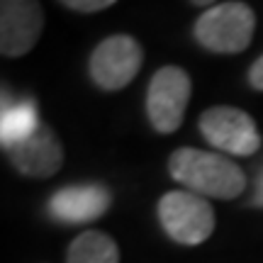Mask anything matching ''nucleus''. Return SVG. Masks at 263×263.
<instances>
[{
  "instance_id": "12",
  "label": "nucleus",
  "mask_w": 263,
  "mask_h": 263,
  "mask_svg": "<svg viewBox=\"0 0 263 263\" xmlns=\"http://www.w3.org/2000/svg\"><path fill=\"white\" fill-rule=\"evenodd\" d=\"M66 8L76 10V12H100V10L115 5L117 0H59Z\"/></svg>"
},
{
  "instance_id": "2",
  "label": "nucleus",
  "mask_w": 263,
  "mask_h": 263,
  "mask_svg": "<svg viewBox=\"0 0 263 263\" xmlns=\"http://www.w3.org/2000/svg\"><path fill=\"white\" fill-rule=\"evenodd\" d=\"M256 29V12L246 3L229 0L207 8L195 22V39L200 47L215 54H239L251 44Z\"/></svg>"
},
{
  "instance_id": "7",
  "label": "nucleus",
  "mask_w": 263,
  "mask_h": 263,
  "mask_svg": "<svg viewBox=\"0 0 263 263\" xmlns=\"http://www.w3.org/2000/svg\"><path fill=\"white\" fill-rule=\"evenodd\" d=\"M44 29L39 0H0V54L20 59L29 54Z\"/></svg>"
},
{
  "instance_id": "10",
  "label": "nucleus",
  "mask_w": 263,
  "mask_h": 263,
  "mask_svg": "<svg viewBox=\"0 0 263 263\" xmlns=\"http://www.w3.org/2000/svg\"><path fill=\"white\" fill-rule=\"evenodd\" d=\"M66 263H120V249L105 232H83L68 246Z\"/></svg>"
},
{
  "instance_id": "8",
  "label": "nucleus",
  "mask_w": 263,
  "mask_h": 263,
  "mask_svg": "<svg viewBox=\"0 0 263 263\" xmlns=\"http://www.w3.org/2000/svg\"><path fill=\"white\" fill-rule=\"evenodd\" d=\"M5 151L15 171L27 178H49L64 166V146L57 132L44 122H39V127L29 137L12 144Z\"/></svg>"
},
{
  "instance_id": "15",
  "label": "nucleus",
  "mask_w": 263,
  "mask_h": 263,
  "mask_svg": "<svg viewBox=\"0 0 263 263\" xmlns=\"http://www.w3.org/2000/svg\"><path fill=\"white\" fill-rule=\"evenodd\" d=\"M190 3H193V5H202V8H207V5L212 8V5H215L217 0H190Z\"/></svg>"
},
{
  "instance_id": "6",
  "label": "nucleus",
  "mask_w": 263,
  "mask_h": 263,
  "mask_svg": "<svg viewBox=\"0 0 263 263\" xmlns=\"http://www.w3.org/2000/svg\"><path fill=\"white\" fill-rule=\"evenodd\" d=\"M144 49L129 34H112L103 39L90 54L88 71L95 85L103 90H122L129 85L141 68Z\"/></svg>"
},
{
  "instance_id": "3",
  "label": "nucleus",
  "mask_w": 263,
  "mask_h": 263,
  "mask_svg": "<svg viewBox=\"0 0 263 263\" xmlns=\"http://www.w3.org/2000/svg\"><path fill=\"white\" fill-rule=\"evenodd\" d=\"M159 222L173 241L197 246L215 232V210L202 195L190 190H171L159 200Z\"/></svg>"
},
{
  "instance_id": "5",
  "label": "nucleus",
  "mask_w": 263,
  "mask_h": 263,
  "mask_svg": "<svg viewBox=\"0 0 263 263\" xmlns=\"http://www.w3.org/2000/svg\"><path fill=\"white\" fill-rule=\"evenodd\" d=\"M200 132L215 149L232 156H251L261 149V134L254 117L239 107L217 105L200 115Z\"/></svg>"
},
{
  "instance_id": "9",
  "label": "nucleus",
  "mask_w": 263,
  "mask_h": 263,
  "mask_svg": "<svg viewBox=\"0 0 263 263\" xmlns=\"http://www.w3.org/2000/svg\"><path fill=\"white\" fill-rule=\"evenodd\" d=\"M112 205V193L100 183L68 185L57 190L49 200V215L66 224H83L103 217Z\"/></svg>"
},
{
  "instance_id": "14",
  "label": "nucleus",
  "mask_w": 263,
  "mask_h": 263,
  "mask_svg": "<svg viewBox=\"0 0 263 263\" xmlns=\"http://www.w3.org/2000/svg\"><path fill=\"white\" fill-rule=\"evenodd\" d=\"M254 205H263V178H261V183H258V193H256V197H254Z\"/></svg>"
},
{
  "instance_id": "13",
  "label": "nucleus",
  "mask_w": 263,
  "mask_h": 263,
  "mask_svg": "<svg viewBox=\"0 0 263 263\" xmlns=\"http://www.w3.org/2000/svg\"><path fill=\"white\" fill-rule=\"evenodd\" d=\"M249 83L256 90H263V57H258L249 68Z\"/></svg>"
},
{
  "instance_id": "1",
  "label": "nucleus",
  "mask_w": 263,
  "mask_h": 263,
  "mask_svg": "<svg viewBox=\"0 0 263 263\" xmlns=\"http://www.w3.org/2000/svg\"><path fill=\"white\" fill-rule=\"evenodd\" d=\"M171 178L202 197L234 200L244 193L246 176L232 159L200 149H176L168 159Z\"/></svg>"
},
{
  "instance_id": "4",
  "label": "nucleus",
  "mask_w": 263,
  "mask_h": 263,
  "mask_svg": "<svg viewBox=\"0 0 263 263\" xmlns=\"http://www.w3.org/2000/svg\"><path fill=\"white\" fill-rule=\"evenodd\" d=\"M190 90V76L180 66H163L154 73L146 90V115L159 134H171L183 124Z\"/></svg>"
},
{
  "instance_id": "11",
  "label": "nucleus",
  "mask_w": 263,
  "mask_h": 263,
  "mask_svg": "<svg viewBox=\"0 0 263 263\" xmlns=\"http://www.w3.org/2000/svg\"><path fill=\"white\" fill-rule=\"evenodd\" d=\"M37 107L32 100H20L12 105H3V120H0V137H3V149H10L12 144L22 141L39 127Z\"/></svg>"
}]
</instances>
